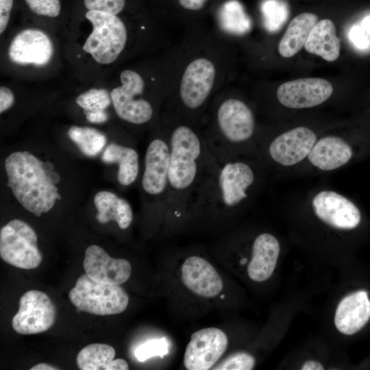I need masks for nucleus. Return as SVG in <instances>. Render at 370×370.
I'll use <instances>...</instances> for the list:
<instances>
[{
  "instance_id": "e433bc0d",
  "label": "nucleus",
  "mask_w": 370,
  "mask_h": 370,
  "mask_svg": "<svg viewBox=\"0 0 370 370\" xmlns=\"http://www.w3.org/2000/svg\"><path fill=\"white\" fill-rule=\"evenodd\" d=\"M86 119L92 123H102L106 122L108 119V114L105 110L84 112Z\"/></svg>"
},
{
  "instance_id": "f704fd0d",
  "label": "nucleus",
  "mask_w": 370,
  "mask_h": 370,
  "mask_svg": "<svg viewBox=\"0 0 370 370\" xmlns=\"http://www.w3.org/2000/svg\"><path fill=\"white\" fill-rule=\"evenodd\" d=\"M14 0H0V33L5 29L9 21Z\"/></svg>"
},
{
  "instance_id": "79ce46f5",
  "label": "nucleus",
  "mask_w": 370,
  "mask_h": 370,
  "mask_svg": "<svg viewBox=\"0 0 370 370\" xmlns=\"http://www.w3.org/2000/svg\"><path fill=\"white\" fill-rule=\"evenodd\" d=\"M362 27L366 33L370 35V16L366 17L362 21Z\"/></svg>"
},
{
  "instance_id": "0eeeda50",
  "label": "nucleus",
  "mask_w": 370,
  "mask_h": 370,
  "mask_svg": "<svg viewBox=\"0 0 370 370\" xmlns=\"http://www.w3.org/2000/svg\"><path fill=\"white\" fill-rule=\"evenodd\" d=\"M217 128L221 136L220 143L210 149L216 156L224 143L239 144L250 139L255 127L251 109L242 101L230 98L219 105L216 113Z\"/></svg>"
},
{
  "instance_id": "aec40b11",
  "label": "nucleus",
  "mask_w": 370,
  "mask_h": 370,
  "mask_svg": "<svg viewBox=\"0 0 370 370\" xmlns=\"http://www.w3.org/2000/svg\"><path fill=\"white\" fill-rule=\"evenodd\" d=\"M280 254L277 238L267 233L258 236L253 244L252 257L247 267L249 277L255 282L269 279L275 268Z\"/></svg>"
},
{
  "instance_id": "dca6fc26",
  "label": "nucleus",
  "mask_w": 370,
  "mask_h": 370,
  "mask_svg": "<svg viewBox=\"0 0 370 370\" xmlns=\"http://www.w3.org/2000/svg\"><path fill=\"white\" fill-rule=\"evenodd\" d=\"M83 264L90 278L103 284L121 285L130 278L132 272L127 260L112 258L96 245L86 249Z\"/></svg>"
},
{
  "instance_id": "9b49d317",
  "label": "nucleus",
  "mask_w": 370,
  "mask_h": 370,
  "mask_svg": "<svg viewBox=\"0 0 370 370\" xmlns=\"http://www.w3.org/2000/svg\"><path fill=\"white\" fill-rule=\"evenodd\" d=\"M228 340L220 329L208 328L194 332L184 356L188 370H207L212 367L227 349Z\"/></svg>"
},
{
  "instance_id": "ea45409f",
  "label": "nucleus",
  "mask_w": 370,
  "mask_h": 370,
  "mask_svg": "<svg viewBox=\"0 0 370 370\" xmlns=\"http://www.w3.org/2000/svg\"><path fill=\"white\" fill-rule=\"evenodd\" d=\"M301 370H322L323 367L317 361L309 360L306 362L301 369Z\"/></svg>"
},
{
  "instance_id": "4c0bfd02",
  "label": "nucleus",
  "mask_w": 370,
  "mask_h": 370,
  "mask_svg": "<svg viewBox=\"0 0 370 370\" xmlns=\"http://www.w3.org/2000/svg\"><path fill=\"white\" fill-rule=\"evenodd\" d=\"M208 0H179L180 4L185 9L198 10L201 9Z\"/></svg>"
},
{
  "instance_id": "f257e3e1",
  "label": "nucleus",
  "mask_w": 370,
  "mask_h": 370,
  "mask_svg": "<svg viewBox=\"0 0 370 370\" xmlns=\"http://www.w3.org/2000/svg\"><path fill=\"white\" fill-rule=\"evenodd\" d=\"M169 191L166 212L180 217L191 209L198 188L213 157L206 141L186 125L169 135Z\"/></svg>"
},
{
  "instance_id": "a878e982",
  "label": "nucleus",
  "mask_w": 370,
  "mask_h": 370,
  "mask_svg": "<svg viewBox=\"0 0 370 370\" xmlns=\"http://www.w3.org/2000/svg\"><path fill=\"white\" fill-rule=\"evenodd\" d=\"M115 356L114 349L107 344L93 343L82 349L77 356V364L81 370H108Z\"/></svg>"
},
{
  "instance_id": "39448f33",
  "label": "nucleus",
  "mask_w": 370,
  "mask_h": 370,
  "mask_svg": "<svg viewBox=\"0 0 370 370\" xmlns=\"http://www.w3.org/2000/svg\"><path fill=\"white\" fill-rule=\"evenodd\" d=\"M69 297L79 310L97 315L119 314L129 303L127 294L119 285L95 281L86 273L77 279Z\"/></svg>"
},
{
  "instance_id": "7c9ffc66",
  "label": "nucleus",
  "mask_w": 370,
  "mask_h": 370,
  "mask_svg": "<svg viewBox=\"0 0 370 370\" xmlns=\"http://www.w3.org/2000/svg\"><path fill=\"white\" fill-rule=\"evenodd\" d=\"M29 8L35 14L56 17L61 10L60 0H25Z\"/></svg>"
},
{
  "instance_id": "1a4fd4ad",
  "label": "nucleus",
  "mask_w": 370,
  "mask_h": 370,
  "mask_svg": "<svg viewBox=\"0 0 370 370\" xmlns=\"http://www.w3.org/2000/svg\"><path fill=\"white\" fill-rule=\"evenodd\" d=\"M56 314V308L47 294L30 290L21 296L18 311L12 318V325L21 334L41 333L52 327Z\"/></svg>"
},
{
  "instance_id": "412c9836",
  "label": "nucleus",
  "mask_w": 370,
  "mask_h": 370,
  "mask_svg": "<svg viewBox=\"0 0 370 370\" xmlns=\"http://www.w3.org/2000/svg\"><path fill=\"white\" fill-rule=\"evenodd\" d=\"M352 153L351 147L345 140L330 136L316 141L308 158L316 167L323 171H331L348 162Z\"/></svg>"
},
{
  "instance_id": "7ed1b4c3",
  "label": "nucleus",
  "mask_w": 370,
  "mask_h": 370,
  "mask_svg": "<svg viewBox=\"0 0 370 370\" xmlns=\"http://www.w3.org/2000/svg\"><path fill=\"white\" fill-rule=\"evenodd\" d=\"M254 180L255 173L246 162L230 159L219 160L214 155L191 209L233 208L248 197L247 190Z\"/></svg>"
},
{
  "instance_id": "6ab92c4d",
  "label": "nucleus",
  "mask_w": 370,
  "mask_h": 370,
  "mask_svg": "<svg viewBox=\"0 0 370 370\" xmlns=\"http://www.w3.org/2000/svg\"><path fill=\"white\" fill-rule=\"evenodd\" d=\"M370 319V300L367 293L359 291L344 297L338 304L334 323L337 330L347 335L360 330Z\"/></svg>"
},
{
  "instance_id": "f03ea898",
  "label": "nucleus",
  "mask_w": 370,
  "mask_h": 370,
  "mask_svg": "<svg viewBox=\"0 0 370 370\" xmlns=\"http://www.w3.org/2000/svg\"><path fill=\"white\" fill-rule=\"evenodd\" d=\"M8 186L20 204L36 217L49 212L62 197L56 186L60 180L52 163L28 151H16L5 160Z\"/></svg>"
},
{
  "instance_id": "6e6552de",
  "label": "nucleus",
  "mask_w": 370,
  "mask_h": 370,
  "mask_svg": "<svg viewBox=\"0 0 370 370\" xmlns=\"http://www.w3.org/2000/svg\"><path fill=\"white\" fill-rule=\"evenodd\" d=\"M121 86L111 90L110 97L116 114L123 120L134 123L148 122L153 116L149 102L143 99H135L144 90L141 76L132 70H124L120 75Z\"/></svg>"
},
{
  "instance_id": "f8f14e48",
  "label": "nucleus",
  "mask_w": 370,
  "mask_h": 370,
  "mask_svg": "<svg viewBox=\"0 0 370 370\" xmlns=\"http://www.w3.org/2000/svg\"><path fill=\"white\" fill-rule=\"evenodd\" d=\"M216 76L214 64L204 58L195 59L182 77L180 95L182 103L194 110L201 108L211 92Z\"/></svg>"
},
{
  "instance_id": "5701e85b",
  "label": "nucleus",
  "mask_w": 370,
  "mask_h": 370,
  "mask_svg": "<svg viewBox=\"0 0 370 370\" xmlns=\"http://www.w3.org/2000/svg\"><path fill=\"white\" fill-rule=\"evenodd\" d=\"M94 204L97 210L96 219L99 223L114 221L122 230L127 229L131 225L133 211L125 199L112 192L102 190L95 195Z\"/></svg>"
},
{
  "instance_id": "bb28decb",
  "label": "nucleus",
  "mask_w": 370,
  "mask_h": 370,
  "mask_svg": "<svg viewBox=\"0 0 370 370\" xmlns=\"http://www.w3.org/2000/svg\"><path fill=\"white\" fill-rule=\"evenodd\" d=\"M67 134L80 151L88 156L99 154L106 143L105 135L92 127L72 126Z\"/></svg>"
},
{
  "instance_id": "ddd939ff",
  "label": "nucleus",
  "mask_w": 370,
  "mask_h": 370,
  "mask_svg": "<svg viewBox=\"0 0 370 370\" xmlns=\"http://www.w3.org/2000/svg\"><path fill=\"white\" fill-rule=\"evenodd\" d=\"M333 92L332 85L319 77L297 79L281 84L277 90L278 101L290 108H307L325 102Z\"/></svg>"
},
{
  "instance_id": "473e14b6",
  "label": "nucleus",
  "mask_w": 370,
  "mask_h": 370,
  "mask_svg": "<svg viewBox=\"0 0 370 370\" xmlns=\"http://www.w3.org/2000/svg\"><path fill=\"white\" fill-rule=\"evenodd\" d=\"M263 12L267 18L275 23H284L288 14V8L284 1L267 0L263 4Z\"/></svg>"
},
{
  "instance_id": "b1692460",
  "label": "nucleus",
  "mask_w": 370,
  "mask_h": 370,
  "mask_svg": "<svg viewBox=\"0 0 370 370\" xmlns=\"http://www.w3.org/2000/svg\"><path fill=\"white\" fill-rule=\"evenodd\" d=\"M313 13L304 12L295 16L288 25L278 45V51L284 58H291L304 47L308 35L317 23Z\"/></svg>"
},
{
  "instance_id": "37998d69",
  "label": "nucleus",
  "mask_w": 370,
  "mask_h": 370,
  "mask_svg": "<svg viewBox=\"0 0 370 370\" xmlns=\"http://www.w3.org/2000/svg\"><path fill=\"white\" fill-rule=\"evenodd\" d=\"M247 260L246 258H243L241 260V264H244L247 262Z\"/></svg>"
},
{
  "instance_id": "4be33fe9",
  "label": "nucleus",
  "mask_w": 370,
  "mask_h": 370,
  "mask_svg": "<svg viewBox=\"0 0 370 370\" xmlns=\"http://www.w3.org/2000/svg\"><path fill=\"white\" fill-rule=\"evenodd\" d=\"M304 47L308 53L319 56L328 62L337 60L341 44L334 23L327 18L318 21L311 29Z\"/></svg>"
},
{
  "instance_id": "cd10ccee",
  "label": "nucleus",
  "mask_w": 370,
  "mask_h": 370,
  "mask_svg": "<svg viewBox=\"0 0 370 370\" xmlns=\"http://www.w3.org/2000/svg\"><path fill=\"white\" fill-rule=\"evenodd\" d=\"M84 112L105 110L111 101L110 94L106 89L92 88L80 94L75 100Z\"/></svg>"
},
{
  "instance_id": "58836bf2",
  "label": "nucleus",
  "mask_w": 370,
  "mask_h": 370,
  "mask_svg": "<svg viewBox=\"0 0 370 370\" xmlns=\"http://www.w3.org/2000/svg\"><path fill=\"white\" fill-rule=\"evenodd\" d=\"M129 366L123 359L113 360L109 365L108 370H127Z\"/></svg>"
},
{
  "instance_id": "2f4dec72",
  "label": "nucleus",
  "mask_w": 370,
  "mask_h": 370,
  "mask_svg": "<svg viewBox=\"0 0 370 370\" xmlns=\"http://www.w3.org/2000/svg\"><path fill=\"white\" fill-rule=\"evenodd\" d=\"M125 0H84L88 10L97 11L116 15L124 6Z\"/></svg>"
},
{
  "instance_id": "a211bd4d",
  "label": "nucleus",
  "mask_w": 370,
  "mask_h": 370,
  "mask_svg": "<svg viewBox=\"0 0 370 370\" xmlns=\"http://www.w3.org/2000/svg\"><path fill=\"white\" fill-rule=\"evenodd\" d=\"M182 280L186 288L204 297L217 296L223 281L214 267L203 258L190 256L182 266Z\"/></svg>"
},
{
  "instance_id": "f3484780",
  "label": "nucleus",
  "mask_w": 370,
  "mask_h": 370,
  "mask_svg": "<svg viewBox=\"0 0 370 370\" xmlns=\"http://www.w3.org/2000/svg\"><path fill=\"white\" fill-rule=\"evenodd\" d=\"M316 141L317 136L312 130L297 127L276 137L271 142L269 152L276 162L291 166L304 160Z\"/></svg>"
},
{
  "instance_id": "9d476101",
  "label": "nucleus",
  "mask_w": 370,
  "mask_h": 370,
  "mask_svg": "<svg viewBox=\"0 0 370 370\" xmlns=\"http://www.w3.org/2000/svg\"><path fill=\"white\" fill-rule=\"evenodd\" d=\"M169 143L167 139L156 138L149 144L144 162L141 185L143 191L160 203L166 212L169 191Z\"/></svg>"
},
{
  "instance_id": "4468645a",
  "label": "nucleus",
  "mask_w": 370,
  "mask_h": 370,
  "mask_svg": "<svg viewBox=\"0 0 370 370\" xmlns=\"http://www.w3.org/2000/svg\"><path fill=\"white\" fill-rule=\"evenodd\" d=\"M312 203L316 215L335 228L350 230L360 222L361 215L358 207L336 192L323 190L313 198Z\"/></svg>"
},
{
  "instance_id": "2eb2a0df",
  "label": "nucleus",
  "mask_w": 370,
  "mask_h": 370,
  "mask_svg": "<svg viewBox=\"0 0 370 370\" xmlns=\"http://www.w3.org/2000/svg\"><path fill=\"white\" fill-rule=\"evenodd\" d=\"M53 54L49 37L37 29H26L12 39L8 49L10 59L21 65H46Z\"/></svg>"
},
{
  "instance_id": "393cba45",
  "label": "nucleus",
  "mask_w": 370,
  "mask_h": 370,
  "mask_svg": "<svg viewBox=\"0 0 370 370\" xmlns=\"http://www.w3.org/2000/svg\"><path fill=\"white\" fill-rule=\"evenodd\" d=\"M101 159L106 163L119 166L117 180L121 185L129 186L136 181L139 172V158L134 149L111 143L106 148Z\"/></svg>"
},
{
  "instance_id": "c756f323",
  "label": "nucleus",
  "mask_w": 370,
  "mask_h": 370,
  "mask_svg": "<svg viewBox=\"0 0 370 370\" xmlns=\"http://www.w3.org/2000/svg\"><path fill=\"white\" fill-rule=\"evenodd\" d=\"M255 364L254 358L245 352L234 354L216 366L217 370H250Z\"/></svg>"
},
{
  "instance_id": "a19ab883",
  "label": "nucleus",
  "mask_w": 370,
  "mask_h": 370,
  "mask_svg": "<svg viewBox=\"0 0 370 370\" xmlns=\"http://www.w3.org/2000/svg\"><path fill=\"white\" fill-rule=\"evenodd\" d=\"M56 367L51 366L47 363H39L31 368V370H56Z\"/></svg>"
},
{
  "instance_id": "72a5a7b5",
  "label": "nucleus",
  "mask_w": 370,
  "mask_h": 370,
  "mask_svg": "<svg viewBox=\"0 0 370 370\" xmlns=\"http://www.w3.org/2000/svg\"><path fill=\"white\" fill-rule=\"evenodd\" d=\"M349 38L353 44L358 48L365 49L369 45L367 34L362 26H354L349 32Z\"/></svg>"
},
{
  "instance_id": "423d86ee",
  "label": "nucleus",
  "mask_w": 370,
  "mask_h": 370,
  "mask_svg": "<svg viewBox=\"0 0 370 370\" xmlns=\"http://www.w3.org/2000/svg\"><path fill=\"white\" fill-rule=\"evenodd\" d=\"M0 256L8 264L24 269L38 267L42 259L36 232L20 219H13L1 227Z\"/></svg>"
},
{
  "instance_id": "c85d7f7f",
  "label": "nucleus",
  "mask_w": 370,
  "mask_h": 370,
  "mask_svg": "<svg viewBox=\"0 0 370 370\" xmlns=\"http://www.w3.org/2000/svg\"><path fill=\"white\" fill-rule=\"evenodd\" d=\"M169 342L166 338L149 340L138 346L134 351L136 359L144 362L154 356L163 357L169 352Z\"/></svg>"
},
{
  "instance_id": "c9c22d12",
  "label": "nucleus",
  "mask_w": 370,
  "mask_h": 370,
  "mask_svg": "<svg viewBox=\"0 0 370 370\" xmlns=\"http://www.w3.org/2000/svg\"><path fill=\"white\" fill-rule=\"evenodd\" d=\"M14 102V97L10 89L5 86L0 88V112L9 109Z\"/></svg>"
},
{
  "instance_id": "20e7f679",
  "label": "nucleus",
  "mask_w": 370,
  "mask_h": 370,
  "mask_svg": "<svg viewBox=\"0 0 370 370\" xmlns=\"http://www.w3.org/2000/svg\"><path fill=\"white\" fill-rule=\"evenodd\" d=\"M85 16L93 29L83 46L84 51L98 63H112L123 50L127 41L123 22L116 15L93 10H88Z\"/></svg>"
}]
</instances>
